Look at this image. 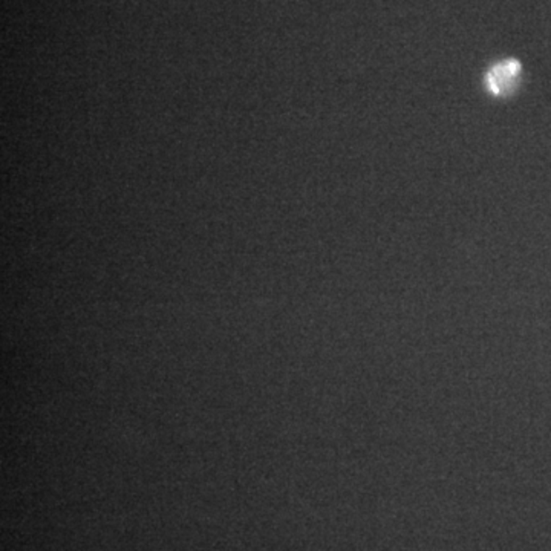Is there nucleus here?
<instances>
[{
	"label": "nucleus",
	"instance_id": "nucleus-1",
	"mask_svg": "<svg viewBox=\"0 0 551 551\" xmlns=\"http://www.w3.org/2000/svg\"><path fill=\"white\" fill-rule=\"evenodd\" d=\"M519 74H521V63L518 60L508 59L499 62L487 70V91L497 97L507 95L518 85Z\"/></svg>",
	"mask_w": 551,
	"mask_h": 551
}]
</instances>
